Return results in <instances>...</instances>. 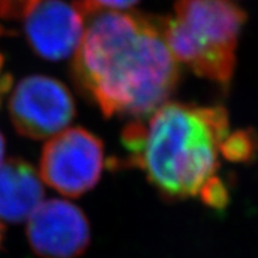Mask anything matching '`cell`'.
<instances>
[{"instance_id":"30bf717a","label":"cell","mask_w":258,"mask_h":258,"mask_svg":"<svg viewBox=\"0 0 258 258\" xmlns=\"http://www.w3.org/2000/svg\"><path fill=\"white\" fill-rule=\"evenodd\" d=\"M202 201L215 210H224L229 202L228 187L220 178L212 177L204 183L202 190L199 191Z\"/></svg>"},{"instance_id":"ba28073f","label":"cell","mask_w":258,"mask_h":258,"mask_svg":"<svg viewBox=\"0 0 258 258\" xmlns=\"http://www.w3.org/2000/svg\"><path fill=\"white\" fill-rule=\"evenodd\" d=\"M44 186L31 163L11 158L0 165V220L12 224L31 218L44 201Z\"/></svg>"},{"instance_id":"5bb4252c","label":"cell","mask_w":258,"mask_h":258,"mask_svg":"<svg viewBox=\"0 0 258 258\" xmlns=\"http://www.w3.org/2000/svg\"><path fill=\"white\" fill-rule=\"evenodd\" d=\"M2 238H3V227H2V223H0V244H2Z\"/></svg>"},{"instance_id":"5b68a950","label":"cell","mask_w":258,"mask_h":258,"mask_svg":"<svg viewBox=\"0 0 258 258\" xmlns=\"http://www.w3.org/2000/svg\"><path fill=\"white\" fill-rule=\"evenodd\" d=\"M10 116L21 136L45 140L64 131L75 115V103L69 89L45 75L21 79L10 98Z\"/></svg>"},{"instance_id":"277c9868","label":"cell","mask_w":258,"mask_h":258,"mask_svg":"<svg viewBox=\"0 0 258 258\" xmlns=\"http://www.w3.org/2000/svg\"><path fill=\"white\" fill-rule=\"evenodd\" d=\"M103 165L102 140L85 128L64 129L45 144L40 178L62 195L78 198L98 183Z\"/></svg>"},{"instance_id":"7a4b0ae2","label":"cell","mask_w":258,"mask_h":258,"mask_svg":"<svg viewBox=\"0 0 258 258\" xmlns=\"http://www.w3.org/2000/svg\"><path fill=\"white\" fill-rule=\"evenodd\" d=\"M229 133L223 105L165 103L149 121L133 120L122 131L129 162L145 171L163 198L198 195L219 167L220 144Z\"/></svg>"},{"instance_id":"52a82bcc","label":"cell","mask_w":258,"mask_h":258,"mask_svg":"<svg viewBox=\"0 0 258 258\" xmlns=\"http://www.w3.org/2000/svg\"><path fill=\"white\" fill-rule=\"evenodd\" d=\"M25 19V36L36 54L50 61L75 54L85 32V17L75 2L44 0Z\"/></svg>"},{"instance_id":"8fae6325","label":"cell","mask_w":258,"mask_h":258,"mask_svg":"<svg viewBox=\"0 0 258 258\" xmlns=\"http://www.w3.org/2000/svg\"><path fill=\"white\" fill-rule=\"evenodd\" d=\"M91 2L107 10H126L139 3V0H91Z\"/></svg>"},{"instance_id":"3957f363","label":"cell","mask_w":258,"mask_h":258,"mask_svg":"<svg viewBox=\"0 0 258 258\" xmlns=\"http://www.w3.org/2000/svg\"><path fill=\"white\" fill-rule=\"evenodd\" d=\"M174 10V17H162V34L175 61L228 87L246 12L227 0H177Z\"/></svg>"},{"instance_id":"9c48e42d","label":"cell","mask_w":258,"mask_h":258,"mask_svg":"<svg viewBox=\"0 0 258 258\" xmlns=\"http://www.w3.org/2000/svg\"><path fill=\"white\" fill-rule=\"evenodd\" d=\"M220 152L231 162H249L258 152V135L253 129H238L228 133L220 144Z\"/></svg>"},{"instance_id":"4fadbf2b","label":"cell","mask_w":258,"mask_h":258,"mask_svg":"<svg viewBox=\"0 0 258 258\" xmlns=\"http://www.w3.org/2000/svg\"><path fill=\"white\" fill-rule=\"evenodd\" d=\"M4 150H6V144H4V137H3V135L0 133V165H2V162H3Z\"/></svg>"},{"instance_id":"8992f818","label":"cell","mask_w":258,"mask_h":258,"mask_svg":"<svg viewBox=\"0 0 258 258\" xmlns=\"http://www.w3.org/2000/svg\"><path fill=\"white\" fill-rule=\"evenodd\" d=\"M27 237L40 258H79L91 240L89 220L75 204L50 199L28 219Z\"/></svg>"},{"instance_id":"7c38bea8","label":"cell","mask_w":258,"mask_h":258,"mask_svg":"<svg viewBox=\"0 0 258 258\" xmlns=\"http://www.w3.org/2000/svg\"><path fill=\"white\" fill-rule=\"evenodd\" d=\"M2 33H3V31H2V28H0V34ZM3 55L0 53V103H2V99H3V96L7 94L11 85H12V77H11L10 74L3 73Z\"/></svg>"},{"instance_id":"6da1fadb","label":"cell","mask_w":258,"mask_h":258,"mask_svg":"<svg viewBox=\"0 0 258 258\" xmlns=\"http://www.w3.org/2000/svg\"><path fill=\"white\" fill-rule=\"evenodd\" d=\"M85 32L73 77L105 117L153 113L173 95L179 68L162 34V17L109 11L75 0Z\"/></svg>"}]
</instances>
